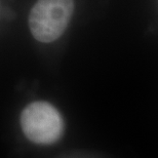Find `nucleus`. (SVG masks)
<instances>
[{
  "instance_id": "f03ea898",
  "label": "nucleus",
  "mask_w": 158,
  "mask_h": 158,
  "mask_svg": "<svg viewBox=\"0 0 158 158\" xmlns=\"http://www.w3.org/2000/svg\"><path fill=\"white\" fill-rule=\"evenodd\" d=\"M21 125L26 137L37 144H52L63 131V120L52 105L35 102L26 107L21 116Z\"/></svg>"
},
{
  "instance_id": "f257e3e1",
  "label": "nucleus",
  "mask_w": 158,
  "mask_h": 158,
  "mask_svg": "<svg viewBox=\"0 0 158 158\" xmlns=\"http://www.w3.org/2000/svg\"><path fill=\"white\" fill-rule=\"evenodd\" d=\"M73 10V0H37L29 15L34 38L45 43L56 40L68 27Z\"/></svg>"
}]
</instances>
